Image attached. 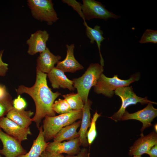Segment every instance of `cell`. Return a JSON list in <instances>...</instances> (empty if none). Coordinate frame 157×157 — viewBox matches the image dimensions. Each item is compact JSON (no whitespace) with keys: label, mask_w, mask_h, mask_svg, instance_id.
<instances>
[{"label":"cell","mask_w":157,"mask_h":157,"mask_svg":"<svg viewBox=\"0 0 157 157\" xmlns=\"http://www.w3.org/2000/svg\"><path fill=\"white\" fill-rule=\"evenodd\" d=\"M36 70V79L34 85L30 88L20 85L15 89V91L18 95L26 93L33 99L36 110L31 120L35 123L37 127L39 129L42 119L45 116H55L56 113L53 110L52 106L55 100L61 93L58 91L52 92L47 84V74L37 69Z\"/></svg>","instance_id":"obj_1"},{"label":"cell","mask_w":157,"mask_h":157,"mask_svg":"<svg viewBox=\"0 0 157 157\" xmlns=\"http://www.w3.org/2000/svg\"><path fill=\"white\" fill-rule=\"evenodd\" d=\"M82 110H73L68 113L52 117L46 116L43 121L44 136L46 142L53 139L63 127L81 119Z\"/></svg>","instance_id":"obj_2"},{"label":"cell","mask_w":157,"mask_h":157,"mask_svg":"<svg viewBox=\"0 0 157 157\" xmlns=\"http://www.w3.org/2000/svg\"><path fill=\"white\" fill-rule=\"evenodd\" d=\"M103 66L99 63H91L80 77L73 79V86L84 103L88 100L89 91L96 84L104 71Z\"/></svg>","instance_id":"obj_3"},{"label":"cell","mask_w":157,"mask_h":157,"mask_svg":"<svg viewBox=\"0 0 157 157\" xmlns=\"http://www.w3.org/2000/svg\"><path fill=\"white\" fill-rule=\"evenodd\" d=\"M140 78V74L138 72L132 74L126 80L121 79L116 75L113 77H108L102 73L93 86L94 91L97 94H102L106 97L111 98L117 89L129 86L132 83L138 81Z\"/></svg>","instance_id":"obj_4"},{"label":"cell","mask_w":157,"mask_h":157,"mask_svg":"<svg viewBox=\"0 0 157 157\" xmlns=\"http://www.w3.org/2000/svg\"><path fill=\"white\" fill-rule=\"evenodd\" d=\"M115 94L120 98L122 101L121 107L118 111L108 117L115 122L120 121L126 108L130 105L138 103L142 105L149 103L157 104L156 102L148 100L147 97L142 98L138 96L134 92L132 86L119 88L115 90Z\"/></svg>","instance_id":"obj_5"},{"label":"cell","mask_w":157,"mask_h":157,"mask_svg":"<svg viewBox=\"0 0 157 157\" xmlns=\"http://www.w3.org/2000/svg\"><path fill=\"white\" fill-rule=\"evenodd\" d=\"M28 5L35 19L51 25L59 19L51 0H28Z\"/></svg>","instance_id":"obj_6"},{"label":"cell","mask_w":157,"mask_h":157,"mask_svg":"<svg viewBox=\"0 0 157 157\" xmlns=\"http://www.w3.org/2000/svg\"><path fill=\"white\" fill-rule=\"evenodd\" d=\"M82 2L81 9L85 20L97 18L107 21L110 18H120V16L106 9L105 6L99 2L94 0H83Z\"/></svg>","instance_id":"obj_7"},{"label":"cell","mask_w":157,"mask_h":157,"mask_svg":"<svg viewBox=\"0 0 157 157\" xmlns=\"http://www.w3.org/2000/svg\"><path fill=\"white\" fill-rule=\"evenodd\" d=\"M153 104L149 103L143 109L133 113H129L126 110L120 121L135 119L141 122L142 126L140 131L143 133L145 129L152 125L151 122L157 116V109L153 107Z\"/></svg>","instance_id":"obj_8"},{"label":"cell","mask_w":157,"mask_h":157,"mask_svg":"<svg viewBox=\"0 0 157 157\" xmlns=\"http://www.w3.org/2000/svg\"><path fill=\"white\" fill-rule=\"evenodd\" d=\"M0 140L3 145V148L0 149V154L5 157H17L26 153L21 143L3 132L1 128Z\"/></svg>","instance_id":"obj_9"},{"label":"cell","mask_w":157,"mask_h":157,"mask_svg":"<svg viewBox=\"0 0 157 157\" xmlns=\"http://www.w3.org/2000/svg\"><path fill=\"white\" fill-rule=\"evenodd\" d=\"M0 128L20 143L27 140L28 135L32 134L29 127H22L7 117L0 118Z\"/></svg>","instance_id":"obj_10"},{"label":"cell","mask_w":157,"mask_h":157,"mask_svg":"<svg viewBox=\"0 0 157 157\" xmlns=\"http://www.w3.org/2000/svg\"><path fill=\"white\" fill-rule=\"evenodd\" d=\"M140 135L141 137L130 147L129 155L131 156H141L146 154L157 144V134L156 132L152 131L145 136L141 133Z\"/></svg>","instance_id":"obj_11"},{"label":"cell","mask_w":157,"mask_h":157,"mask_svg":"<svg viewBox=\"0 0 157 157\" xmlns=\"http://www.w3.org/2000/svg\"><path fill=\"white\" fill-rule=\"evenodd\" d=\"M81 145L79 137L67 142H49L45 150L57 154L64 153L68 156H74L80 151Z\"/></svg>","instance_id":"obj_12"},{"label":"cell","mask_w":157,"mask_h":157,"mask_svg":"<svg viewBox=\"0 0 157 157\" xmlns=\"http://www.w3.org/2000/svg\"><path fill=\"white\" fill-rule=\"evenodd\" d=\"M49 37V33L45 30H38L31 34L26 41V44L28 46V54L33 55L44 51L47 48L46 43Z\"/></svg>","instance_id":"obj_13"},{"label":"cell","mask_w":157,"mask_h":157,"mask_svg":"<svg viewBox=\"0 0 157 157\" xmlns=\"http://www.w3.org/2000/svg\"><path fill=\"white\" fill-rule=\"evenodd\" d=\"M67 54L65 58L62 61H59L56 67L64 72L74 73L83 69V66L76 60L74 55V44H66Z\"/></svg>","instance_id":"obj_14"},{"label":"cell","mask_w":157,"mask_h":157,"mask_svg":"<svg viewBox=\"0 0 157 157\" xmlns=\"http://www.w3.org/2000/svg\"><path fill=\"white\" fill-rule=\"evenodd\" d=\"M47 75L53 88H60L67 89L70 91L74 90L73 81L69 79L64 72L61 70L54 67Z\"/></svg>","instance_id":"obj_15"},{"label":"cell","mask_w":157,"mask_h":157,"mask_svg":"<svg viewBox=\"0 0 157 157\" xmlns=\"http://www.w3.org/2000/svg\"><path fill=\"white\" fill-rule=\"evenodd\" d=\"M61 59L59 55H55L47 48L40 53L37 60V69L44 73H49L55 67L54 65Z\"/></svg>","instance_id":"obj_16"},{"label":"cell","mask_w":157,"mask_h":157,"mask_svg":"<svg viewBox=\"0 0 157 157\" xmlns=\"http://www.w3.org/2000/svg\"><path fill=\"white\" fill-rule=\"evenodd\" d=\"M92 103L91 101L88 99L87 102L84 103L82 109V116L81 127L78 132L81 145L84 147L89 145L87 137L88 129L90 127L91 123L90 110Z\"/></svg>","instance_id":"obj_17"},{"label":"cell","mask_w":157,"mask_h":157,"mask_svg":"<svg viewBox=\"0 0 157 157\" xmlns=\"http://www.w3.org/2000/svg\"><path fill=\"white\" fill-rule=\"evenodd\" d=\"M33 114V112L31 110H18L13 107L7 113L6 117L21 126L28 128L32 123L31 117Z\"/></svg>","instance_id":"obj_18"},{"label":"cell","mask_w":157,"mask_h":157,"mask_svg":"<svg viewBox=\"0 0 157 157\" xmlns=\"http://www.w3.org/2000/svg\"><path fill=\"white\" fill-rule=\"evenodd\" d=\"M39 133L36 138L33 141L30 151L27 153L17 157H40L44 151L49 142H46L44 136L42 126H40Z\"/></svg>","instance_id":"obj_19"},{"label":"cell","mask_w":157,"mask_h":157,"mask_svg":"<svg viewBox=\"0 0 157 157\" xmlns=\"http://www.w3.org/2000/svg\"><path fill=\"white\" fill-rule=\"evenodd\" d=\"M81 124V121L79 120L62 128L53 138V142H61L65 140H69L78 137L77 130Z\"/></svg>","instance_id":"obj_20"},{"label":"cell","mask_w":157,"mask_h":157,"mask_svg":"<svg viewBox=\"0 0 157 157\" xmlns=\"http://www.w3.org/2000/svg\"><path fill=\"white\" fill-rule=\"evenodd\" d=\"M85 27V32L87 37L90 40V42L94 44L95 41L97 44L100 58V65L104 66V60L100 51L101 42L105 39L103 36V32L101 29L100 26L96 25L93 28L89 26L86 23H83Z\"/></svg>","instance_id":"obj_21"},{"label":"cell","mask_w":157,"mask_h":157,"mask_svg":"<svg viewBox=\"0 0 157 157\" xmlns=\"http://www.w3.org/2000/svg\"><path fill=\"white\" fill-rule=\"evenodd\" d=\"M63 96L72 110H82L84 103L77 93H71L64 95Z\"/></svg>","instance_id":"obj_22"},{"label":"cell","mask_w":157,"mask_h":157,"mask_svg":"<svg viewBox=\"0 0 157 157\" xmlns=\"http://www.w3.org/2000/svg\"><path fill=\"white\" fill-rule=\"evenodd\" d=\"M52 109L56 113L60 114L68 113L73 110L64 99H59L58 100L55 101Z\"/></svg>","instance_id":"obj_23"},{"label":"cell","mask_w":157,"mask_h":157,"mask_svg":"<svg viewBox=\"0 0 157 157\" xmlns=\"http://www.w3.org/2000/svg\"><path fill=\"white\" fill-rule=\"evenodd\" d=\"M101 116V114L98 113L96 111L91 119L90 128L87 134V139L89 145H90L95 139L97 132L96 129V122L98 118Z\"/></svg>","instance_id":"obj_24"},{"label":"cell","mask_w":157,"mask_h":157,"mask_svg":"<svg viewBox=\"0 0 157 157\" xmlns=\"http://www.w3.org/2000/svg\"><path fill=\"white\" fill-rule=\"evenodd\" d=\"M13 107V101L10 95L0 99V118L4 117Z\"/></svg>","instance_id":"obj_25"},{"label":"cell","mask_w":157,"mask_h":157,"mask_svg":"<svg viewBox=\"0 0 157 157\" xmlns=\"http://www.w3.org/2000/svg\"><path fill=\"white\" fill-rule=\"evenodd\" d=\"M139 42L141 44L152 42L157 43V31L150 29L146 30L143 33Z\"/></svg>","instance_id":"obj_26"},{"label":"cell","mask_w":157,"mask_h":157,"mask_svg":"<svg viewBox=\"0 0 157 157\" xmlns=\"http://www.w3.org/2000/svg\"><path fill=\"white\" fill-rule=\"evenodd\" d=\"M62 1L72 7L82 18L84 21V23L86 22L81 9L82 4L75 0H63Z\"/></svg>","instance_id":"obj_27"},{"label":"cell","mask_w":157,"mask_h":157,"mask_svg":"<svg viewBox=\"0 0 157 157\" xmlns=\"http://www.w3.org/2000/svg\"><path fill=\"white\" fill-rule=\"evenodd\" d=\"M13 107L18 110L25 109L26 106L25 100L21 97L20 95H18L17 98L13 101Z\"/></svg>","instance_id":"obj_28"},{"label":"cell","mask_w":157,"mask_h":157,"mask_svg":"<svg viewBox=\"0 0 157 157\" xmlns=\"http://www.w3.org/2000/svg\"><path fill=\"white\" fill-rule=\"evenodd\" d=\"M4 50L0 51V76H4L8 70V65L4 63L2 59V57Z\"/></svg>","instance_id":"obj_29"},{"label":"cell","mask_w":157,"mask_h":157,"mask_svg":"<svg viewBox=\"0 0 157 157\" xmlns=\"http://www.w3.org/2000/svg\"><path fill=\"white\" fill-rule=\"evenodd\" d=\"M66 157H90L89 152L87 149L84 147L81 149L79 152L76 155L66 156Z\"/></svg>","instance_id":"obj_30"},{"label":"cell","mask_w":157,"mask_h":157,"mask_svg":"<svg viewBox=\"0 0 157 157\" xmlns=\"http://www.w3.org/2000/svg\"><path fill=\"white\" fill-rule=\"evenodd\" d=\"M40 157H66L62 154H57L45 150L41 154Z\"/></svg>","instance_id":"obj_31"},{"label":"cell","mask_w":157,"mask_h":157,"mask_svg":"<svg viewBox=\"0 0 157 157\" xmlns=\"http://www.w3.org/2000/svg\"><path fill=\"white\" fill-rule=\"evenodd\" d=\"M10 94L7 92L5 86L0 85V99L9 96Z\"/></svg>","instance_id":"obj_32"},{"label":"cell","mask_w":157,"mask_h":157,"mask_svg":"<svg viewBox=\"0 0 157 157\" xmlns=\"http://www.w3.org/2000/svg\"><path fill=\"white\" fill-rule=\"evenodd\" d=\"M146 154L149 155L150 157H157V144L153 146Z\"/></svg>","instance_id":"obj_33"},{"label":"cell","mask_w":157,"mask_h":157,"mask_svg":"<svg viewBox=\"0 0 157 157\" xmlns=\"http://www.w3.org/2000/svg\"><path fill=\"white\" fill-rule=\"evenodd\" d=\"M134 156V157H142L141 156Z\"/></svg>","instance_id":"obj_34"},{"label":"cell","mask_w":157,"mask_h":157,"mask_svg":"<svg viewBox=\"0 0 157 157\" xmlns=\"http://www.w3.org/2000/svg\"><path fill=\"white\" fill-rule=\"evenodd\" d=\"M0 157H2L0 154Z\"/></svg>","instance_id":"obj_35"},{"label":"cell","mask_w":157,"mask_h":157,"mask_svg":"<svg viewBox=\"0 0 157 157\" xmlns=\"http://www.w3.org/2000/svg\"><path fill=\"white\" fill-rule=\"evenodd\" d=\"M133 157H134V156H133Z\"/></svg>","instance_id":"obj_36"},{"label":"cell","mask_w":157,"mask_h":157,"mask_svg":"<svg viewBox=\"0 0 157 157\" xmlns=\"http://www.w3.org/2000/svg\"></svg>","instance_id":"obj_37"}]
</instances>
